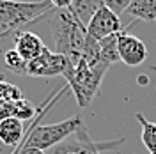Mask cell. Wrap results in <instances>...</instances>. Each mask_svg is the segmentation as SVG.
Instances as JSON below:
<instances>
[{"instance_id":"ffe728a7","label":"cell","mask_w":156,"mask_h":154,"mask_svg":"<svg viewBox=\"0 0 156 154\" xmlns=\"http://www.w3.org/2000/svg\"><path fill=\"white\" fill-rule=\"evenodd\" d=\"M50 2H51L53 9H68L73 0H50Z\"/></svg>"},{"instance_id":"277c9868","label":"cell","mask_w":156,"mask_h":154,"mask_svg":"<svg viewBox=\"0 0 156 154\" xmlns=\"http://www.w3.org/2000/svg\"><path fill=\"white\" fill-rule=\"evenodd\" d=\"M68 66H69L68 57H64V55H60L57 51H51L50 48H46L43 51V55H39L37 58H34L32 62H29L27 76L51 78V76H58V75L64 76Z\"/></svg>"},{"instance_id":"ba28073f","label":"cell","mask_w":156,"mask_h":154,"mask_svg":"<svg viewBox=\"0 0 156 154\" xmlns=\"http://www.w3.org/2000/svg\"><path fill=\"white\" fill-rule=\"evenodd\" d=\"M48 46L43 43V39L39 37L37 34H34V32H23V30H20V32L14 34V50L27 62H32L34 58L43 55V51Z\"/></svg>"},{"instance_id":"4fadbf2b","label":"cell","mask_w":156,"mask_h":154,"mask_svg":"<svg viewBox=\"0 0 156 154\" xmlns=\"http://www.w3.org/2000/svg\"><path fill=\"white\" fill-rule=\"evenodd\" d=\"M135 119L140 122V126H142L140 138H142L144 147L147 149V152L149 154H156V122L147 121L142 114H136Z\"/></svg>"},{"instance_id":"2e32d148","label":"cell","mask_w":156,"mask_h":154,"mask_svg":"<svg viewBox=\"0 0 156 154\" xmlns=\"http://www.w3.org/2000/svg\"><path fill=\"white\" fill-rule=\"evenodd\" d=\"M20 99H23V92L18 85L5 82L2 75H0V101H11V103H16Z\"/></svg>"},{"instance_id":"ac0fdd59","label":"cell","mask_w":156,"mask_h":154,"mask_svg":"<svg viewBox=\"0 0 156 154\" xmlns=\"http://www.w3.org/2000/svg\"><path fill=\"white\" fill-rule=\"evenodd\" d=\"M129 2H131V0H105V5H107L110 11H114L115 14L121 16V14L128 9Z\"/></svg>"},{"instance_id":"e0dca14e","label":"cell","mask_w":156,"mask_h":154,"mask_svg":"<svg viewBox=\"0 0 156 154\" xmlns=\"http://www.w3.org/2000/svg\"><path fill=\"white\" fill-rule=\"evenodd\" d=\"M124 142H126V138H115V140H108V142H94L87 154H103L107 151H117Z\"/></svg>"},{"instance_id":"7c38bea8","label":"cell","mask_w":156,"mask_h":154,"mask_svg":"<svg viewBox=\"0 0 156 154\" xmlns=\"http://www.w3.org/2000/svg\"><path fill=\"white\" fill-rule=\"evenodd\" d=\"M117 41H119V32H117V34H112V36H108V37H105V39H101V41H98L101 62H105L108 66H110V64H115V62H121Z\"/></svg>"},{"instance_id":"8fae6325","label":"cell","mask_w":156,"mask_h":154,"mask_svg":"<svg viewBox=\"0 0 156 154\" xmlns=\"http://www.w3.org/2000/svg\"><path fill=\"white\" fill-rule=\"evenodd\" d=\"M126 12L135 19L156 21V0H131Z\"/></svg>"},{"instance_id":"9c48e42d","label":"cell","mask_w":156,"mask_h":154,"mask_svg":"<svg viewBox=\"0 0 156 154\" xmlns=\"http://www.w3.org/2000/svg\"><path fill=\"white\" fill-rule=\"evenodd\" d=\"M25 140L23 122L16 117H9L0 122V142L11 149H18Z\"/></svg>"},{"instance_id":"9a60e30c","label":"cell","mask_w":156,"mask_h":154,"mask_svg":"<svg viewBox=\"0 0 156 154\" xmlns=\"http://www.w3.org/2000/svg\"><path fill=\"white\" fill-rule=\"evenodd\" d=\"M4 64H5V68L9 69V71H12V73L27 75V66H29V62L21 57L14 48L7 50V51L4 53Z\"/></svg>"},{"instance_id":"d6986e66","label":"cell","mask_w":156,"mask_h":154,"mask_svg":"<svg viewBox=\"0 0 156 154\" xmlns=\"http://www.w3.org/2000/svg\"><path fill=\"white\" fill-rule=\"evenodd\" d=\"M9 117H14V103L11 101H0V122L9 119Z\"/></svg>"},{"instance_id":"44dd1931","label":"cell","mask_w":156,"mask_h":154,"mask_svg":"<svg viewBox=\"0 0 156 154\" xmlns=\"http://www.w3.org/2000/svg\"><path fill=\"white\" fill-rule=\"evenodd\" d=\"M138 83H147V78H146V75H140V78H138Z\"/></svg>"},{"instance_id":"7402d4cb","label":"cell","mask_w":156,"mask_h":154,"mask_svg":"<svg viewBox=\"0 0 156 154\" xmlns=\"http://www.w3.org/2000/svg\"><path fill=\"white\" fill-rule=\"evenodd\" d=\"M151 71H156V66H151Z\"/></svg>"},{"instance_id":"52a82bcc","label":"cell","mask_w":156,"mask_h":154,"mask_svg":"<svg viewBox=\"0 0 156 154\" xmlns=\"http://www.w3.org/2000/svg\"><path fill=\"white\" fill-rule=\"evenodd\" d=\"M92 144H94V140L90 138L87 128L82 126L75 135H71L64 142L48 149L46 154H87L89 149L92 147Z\"/></svg>"},{"instance_id":"8992f818","label":"cell","mask_w":156,"mask_h":154,"mask_svg":"<svg viewBox=\"0 0 156 154\" xmlns=\"http://www.w3.org/2000/svg\"><path fill=\"white\" fill-rule=\"evenodd\" d=\"M117 48H119V58L122 64L126 66H140L144 64L147 58V46L140 37H136L133 34L128 32H119V41H117Z\"/></svg>"},{"instance_id":"5bb4252c","label":"cell","mask_w":156,"mask_h":154,"mask_svg":"<svg viewBox=\"0 0 156 154\" xmlns=\"http://www.w3.org/2000/svg\"><path fill=\"white\" fill-rule=\"evenodd\" d=\"M41 112V106H36L34 103H30L29 99H20L14 103V117L20 119L21 122H25V121H34L37 114Z\"/></svg>"},{"instance_id":"7a4b0ae2","label":"cell","mask_w":156,"mask_h":154,"mask_svg":"<svg viewBox=\"0 0 156 154\" xmlns=\"http://www.w3.org/2000/svg\"><path fill=\"white\" fill-rule=\"evenodd\" d=\"M108 68L110 66H107V64L89 66L87 60H83V58H80L76 64L69 62L68 69L64 73V78L80 106H83V108L89 106L92 103V99L98 96L99 85H101Z\"/></svg>"},{"instance_id":"30bf717a","label":"cell","mask_w":156,"mask_h":154,"mask_svg":"<svg viewBox=\"0 0 156 154\" xmlns=\"http://www.w3.org/2000/svg\"><path fill=\"white\" fill-rule=\"evenodd\" d=\"M103 5H105V0H73L68 9L73 12V16H75L82 25L87 27L89 21L92 19V16H94Z\"/></svg>"},{"instance_id":"6da1fadb","label":"cell","mask_w":156,"mask_h":154,"mask_svg":"<svg viewBox=\"0 0 156 154\" xmlns=\"http://www.w3.org/2000/svg\"><path fill=\"white\" fill-rule=\"evenodd\" d=\"M50 27L55 41V51L68 57L71 64H76L83 55L87 27L82 25L69 9H53Z\"/></svg>"},{"instance_id":"5b68a950","label":"cell","mask_w":156,"mask_h":154,"mask_svg":"<svg viewBox=\"0 0 156 154\" xmlns=\"http://www.w3.org/2000/svg\"><path fill=\"white\" fill-rule=\"evenodd\" d=\"M117 32H122L121 18H119V14L108 9L107 5H103L98 11L87 25V36L96 39V41H101V39L108 37L112 34H117Z\"/></svg>"},{"instance_id":"3957f363","label":"cell","mask_w":156,"mask_h":154,"mask_svg":"<svg viewBox=\"0 0 156 154\" xmlns=\"http://www.w3.org/2000/svg\"><path fill=\"white\" fill-rule=\"evenodd\" d=\"M53 11L50 0L41 2H18L0 0V36H9L20 32V27L37 21Z\"/></svg>"}]
</instances>
